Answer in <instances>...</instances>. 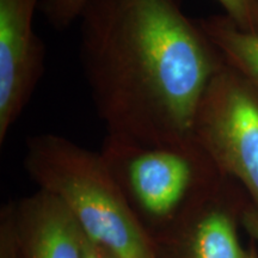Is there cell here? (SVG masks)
Returning <instances> with one entry per match:
<instances>
[{
	"mask_svg": "<svg viewBox=\"0 0 258 258\" xmlns=\"http://www.w3.org/2000/svg\"><path fill=\"white\" fill-rule=\"evenodd\" d=\"M78 21L80 63L106 137L194 140L200 103L226 62L182 0H86Z\"/></svg>",
	"mask_w": 258,
	"mask_h": 258,
	"instance_id": "obj_1",
	"label": "cell"
},
{
	"mask_svg": "<svg viewBox=\"0 0 258 258\" xmlns=\"http://www.w3.org/2000/svg\"><path fill=\"white\" fill-rule=\"evenodd\" d=\"M24 169L56 196L84 234L117 258H156L154 243L99 152L57 134L28 138Z\"/></svg>",
	"mask_w": 258,
	"mask_h": 258,
	"instance_id": "obj_2",
	"label": "cell"
},
{
	"mask_svg": "<svg viewBox=\"0 0 258 258\" xmlns=\"http://www.w3.org/2000/svg\"><path fill=\"white\" fill-rule=\"evenodd\" d=\"M99 153L152 240L175 225L222 176L195 139L140 145L105 137Z\"/></svg>",
	"mask_w": 258,
	"mask_h": 258,
	"instance_id": "obj_3",
	"label": "cell"
},
{
	"mask_svg": "<svg viewBox=\"0 0 258 258\" xmlns=\"http://www.w3.org/2000/svg\"><path fill=\"white\" fill-rule=\"evenodd\" d=\"M192 135L219 172L241 184L258 208V93L227 63L206 90Z\"/></svg>",
	"mask_w": 258,
	"mask_h": 258,
	"instance_id": "obj_4",
	"label": "cell"
},
{
	"mask_svg": "<svg viewBox=\"0 0 258 258\" xmlns=\"http://www.w3.org/2000/svg\"><path fill=\"white\" fill-rule=\"evenodd\" d=\"M40 0H0V144L44 74L46 47L34 29Z\"/></svg>",
	"mask_w": 258,
	"mask_h": 258,
	"instance_id": "obj_5",
	"label": "cell"
},
{
	"mask_svg": "<svg viewBox=\"0 0 258 258\" xmlns=\"http://www.w3.org/2000/svg\"><path fill=\"white\" fill-rule=\"evenodd\" d=\"M153 243L156 258H246L237 214L221 199L219 184Z\"/></svg>",
	"mask_w": 258,
	"mask_h": 258,
	"instance_id": "obj_6",
	"label": "cell"
},
{
	"mask_svg": "<svg viewBox=\"0 0 258 258\" xmlns=\"http://www.w3.org/2000/svg\"><path fill=\"white\" fill-rule=\"evenodd\" d=\"M11 203L21 258H83L85 234L56 196L37 189Z\"/></svg>",
	"mask_w": 258,
	"mask_h": 258,
	"instance_id": "obj_7",
	"label": "cell"
},
{
	"mask_svg": "<svg viewBox=\"0 0 258 258\" xmlns=\"http://www.w3.org/2000/svg\"><path fill=\"white\" fill-rule=\"evenodd\" d=\"M198 21L225 62L258 93V32L238 28L227 16Z\"/></svg>",
	"mask_w": 258,
	"mask_h": 258,
	"instance_id": "obj_8",
	"label": "cell"
},
{
	"mask_svg": "<svg viewBox=\"0 0 258 258\" xmlns=\"http://www.w3.org/2000/svg\"><path fill=\"white\" fill-rule=\"evenodd\" d=\"M86 0H42L40 10L49 24L63 30L78 21Z\"/></svg>",
	"mask_w": 258,
	"mask_h": 258,
	"instance_id": "obj_9",
	"label": "cell"
},
{
	"mask_svg": "<svg viewBox=\"0 0 258 258\" xmlns=\"http://www.w3.org/2000/svg\"><path fill=\"white\" fill-rule=\"evenodd\" d=\"M238 28L258 32V0H218Z\"/></svg>",
	"mask_w": 258,
	"mask_h": 258,
	"instance_id": "obj_10",
	"label": "cell"
},
{
	"mask_svg": "<svg viewBox=\"0 0 258 258\" xmlns=\"http://www.w3.org/2000/svg\"><path fill=\"white\" fill-rule=\"evenodd\" d=\"M0 258H21L11 201L6 203L0 212Z\"/></svg>",
	"mask_w": 258,
	"mask_h": 258,
	"instance_id": "obj_11",
	"label": "cell"
},
{
	"mask_svg": "<svg viewBox=\"0 0 258 258\" xmlns=\"http://www.w3.org/2000/svg\"><path fill=\"white\" fill-rule=\"evenodd\" d=\"M240 222L252 239L258 243V208L251 203L244 206L240 214Z\"/></svg>",
	"mask_w": 258,
	"mask_h": 258,
	"instance_id": "obj_12",
	"label": "cell"
},
{
	"mask_svg": "<svg viewBox=\"0 0 258 258\" xmlns=\"http://www.w3.org/2000/svg\"><path fill=\"white\" fill-rule=\"evenodd\" d=\"M83 258H117L106 247L95 243L85 235L84 238Z\"/></svg>",
	"mask_w": 258,
	"mask_h": 258,
	"instance_id": "obj_13",
	"label": "cell"
},
{
	"mask_svg": "<svg viewBox=\"0 0 258 258\" xmlns=\"http://www.w3.org/2000/svg\"><path fill=\"white\" fill-rule=\"evenodd\" d=\"M246 258H258V251L253 245H251L249 249L246 250Z\"/></svg>",
	"mask_w": 258,
	"mask_h": 258,
	"instance_id": "obj_14",
	"label": "cell"
}]
</instances>
